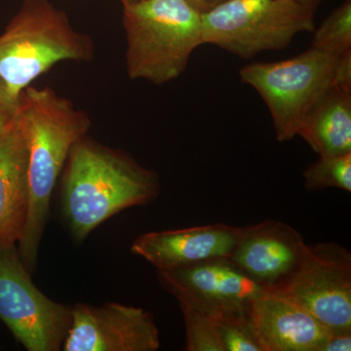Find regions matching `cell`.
Masks as SVG:
<instances>
[{
  "instance_id": "7c38bea8",
  "label": "cell",
  "mask_w": 351,
  "mask_h": 351,
  "mask_svg": "<svg viewBox=\"0 0 351 351\" xmlns=\"http://www.w3.org/2000/svg\"><path fill=\"white\" fill-rule=\"evenodd\" d=\"M241 232L242 228L226 223L149 232L134 240L131 251L157 270L180 269L214 258H230Z\"/></svg>"
},
{
  "instance_id": "d6986e66",
  "label": "cell",
  "mask_w": 351,
  "mask_h": 351,
  "mask_svg": "<svg viewBox=\"0 0 351 351\" xmlns=\"http://www.w3.org/2000/svg\"><path fill=\"white\" fill-rule=\"evenodd\" d=\"M215 320L226 351H265L252 319L251 311Z\"/></svg>"
},
{
  "instance_id": "ba28073f",
  "label": "cell",
  "mask_w": 351,
  "mask_h": 351,
  "mask_svg": "<svg viewBox=\"0 0 351 351\" xmlns=\"http://www.w3.org/2000/svg\"><path fill=\"white\" fill-rule=\"evenodd\" d=\"M272 291L299 304L331 331L351 330V253L341 245H304L294 271Z\"/></svg>"
},
{
  "instance_id": "2e32d148",
  "label": "cell",
  "mask_w": 351,
  "mask_h": 351,
  "mask_svg": "<svg viewBox=\"0 0 351 351\" xmlns=\"http://www.w3.org/2000/svg\"><path fill=\"white\" fill-rule=\"evenodd\" d=\"M307 191H320L336 188L351 191V154L319 157L304 171Z\"/></svg>"
},
{
  "instance_id": "30bf717a",
  "label": "cell",
  "mask_w": 351,
  "mask_h": 351,
  "mask_svg": "<svg viewBox=\"0 0 351 351\" xmlns=\"http://www.w3.org/2000/svg\"><path fill=\"white\" fill-rule=\"evenodd\" d=\"M160 337L154 315L142 307L106 302L100 306L77 302L64 351H156Z\"/></svg>"
},
{
  "instance_id": "3957f363",
  "label": "cell",
  "mask_w": 351,
  "mask_h": 351,
  "mask_svg": "<svg viewBox=\"0 0 351 351\" xmlns=\"http://www.w3.org/2000/svg\"><path fill=\"white\" fill-rule=\"evenodd\" d=\"M95 44L48 0H25L0 34V106L17 110L21 95L64 61L89 62Z\"/></svg>"
},
{
  "instance_id": "8fae6325",
  "label": "cell",
  "mask_w": 351,
  "mask_h": 351,
  "mask_svg": "<svg viewBox=\"0 0 351 351\" xmlns=\"http://www.w3.org/2000/svg\"><path fill=\"white\" fill-rule=\"evenodd\" d=\"M304 242L295 228L265 219L242 228L230 261L267 291L276 288L294 271Z\"/></svg>"
},
{
  "instance_id": "e0dca14e",
  "label": "cell",
  "mask_w": 351,
  "mask_h": 351,
  "mask_svg": "<svg viewBox=\"0 0 351 351\" xmlns=\"http://www.w3.org/2000/svg\"><path fill=\"white\" fill-rule=\"evenodd\" d=\"M313 46L335 55L351 52L350 0L336 9L316 29Z\"/></svg>"
},
{
  "instance_id": "44dd1931",
  "label": "cell",
  "mask_w": 351,
  "mask_h": 351,
  "mask_svg": "<svg viewBox=\"0 0 351 351\" xmlns=\"http://www.w3.org/2000/svg\"><path fill=\"white\" fill-rule=\"evenodd\" d=\"M16 115H17V110H11L0 106V138L12 125Z\"/></svg>"
},
{
  "instance_id": "d4e9b609",
  "label": "cell",
  "mask_w": 351,
  "mask_h": 351,
  "mask_svg": "<svg viewBox=\"0 0 351 351\" xmlns=\"http://www.w3.org/2000/svg\"><path fill=\"white\" fill-rule=\"evenodd\" d=\"M119 1L121 2L122 5H124V4L131 3V2L137 1V0H119Z\"/></svg>"
},
{
  "instance_id": "9a60e30c",
  "label": "cell",
  "mask_w": 351,
  "mask_h": 351,
  "mask_svg": "<svg viewBox=\"0 0 351 351\" xmlns=\"http://www.w3.org/2000/svg\"><path fill=\"white\" fill-rule=\"evenodd\" d=\"M319 157L351 154V87L335 86L314 104L298 130Z\"/></svg>"
},
{
  "instance_id": "5b68a950",
  "label": "cell",
  "mask_w": 351,
  "mask_h": 351,
  "mask_svg": "<svg viewBox=\"0 0 351 351\" xmlns=\"http://www.w3.org/2000/svg\"><path fill=\"white\" fill-rule=\"evenodd\" d=\"M239 75L265 101L277 141L287 142L323 95L335 86L351 87V52L335 55L311 46L284 61L247 64Z\"/></svg>"
},
{
  "instance_id": "603a6c76",
  "label": "cell",
  "mask_w": 351,
  "mask_h": 351,
  "mask_svg": "<svg viewBox=\"0 0 351 351\" xmlns=\"http://www.w3.org/2000/svg\"><path fill=\"white\" fill-rule=\"evenodd\" d=\"M228 1V0H204L205 4L207 5V8L210 9L212 7L219 5V4L223 3V2Z\"/></svg>"
},
{
  "instance_id": "ac0fdd59",
  "label": "cell",
  "mask_w": 351,
  "mask_h": 351,
  "mask_svg": "<svg viewBox=\"0 0 351 351\" xmlns=\"http://www.w3.org/2000/svg\"><path fill=\"white\" fill-rule=\"evenodd\" d=\"M186 327V351H226L216 320L195 309L180 304Z\"/></svg>"
},
{
  "instance_id": "8992f818",
  "label": "cell",
  "mask_w": 351,
  "mask_h": 351,
  "mask_svg": "<svg viewBox=\"0 0 351 351\" xmlns=\"http://www.w3.org/2000/svg\"><path fill=\"white\" fill-rule=\"evenodd\" d=\"M313 14L314 6L302 0H228L201 13L202 43L251 59L314 31Z\"/></svg>"
},
{
  "instance_id": "277c9868",
  "label": "cell",
  "mask_w": 351,
  "mask_h": 351,
  "mask_svg": "<svg viewBox=\"0 0 351 351\" xmlns=\"http://www.w3.org/2000/svg\"><path fill=\"white\" fill-rule=\"evenodd\" d=\"M199 10L188 0H137L123 5L127 75L156 85L177 80L202 45Z\"/></svg>"
},
{
  "instance_id": "5bb4252c",
  "label": "cell",
  "mask_w": 351,
  "mask_h": 351,
  "mask_svg": "<svg viewBox=\"0 0 351 351\" xmlns=\"http://www.w3.org/2000/svg\"><path fill=\"white\" fill-rule=\"evenodd\" d=\"M27 143L18 115L0 138V246L18 244L27 221Z\"/></svg>"
},
{
  "instance_id": "7a4b0ae2",
  "label": "cell",
  "mask_w": 351,
  "mask_h": 351,
  "mask_svg": "<svg viewBox=\"0 0 351 351\" xmlns=\"http://www.w3.org/2000/svg\"><path fill=\"white\" fill-rule=\"evenodd\" d=\"M159 195L154 171L87 136L73 145L62 173V214L77 242L123 210L149 204Z\"/></svg>"
},
{
  "instance_id": "52a82bcc",
  "label": "cell",
  "mask_w": 351,
  "mask_h": 351,
  "mask_svg": "<svg viewBox=\"0 0 351 351\" xmlns=\"http://www.w3.org/2000/svg\"><path fill=\"white\" fill-rule=\"evenodd\" d=\"M17 244L0 246V319L27 351H59L71 306L50 299L32 282Z\"/></svg>"
},
{
  "instance_id": "ffe728a7",
  "label": "cell",
  "mask_w": 351,
  "mask_h": 351,
  "mask_svg": "<svg viewBox=\"0 0 351 351\" xmlns=\"http://www.w3.org/2000/svg\"><path fill=\"white\" fill-rule=\"evenodd\" d=\"M351 330H330L324 343L320 346L319 351H350Z\"/></svg>"
},
{
  "instance_id": "4fadbf2b",
  "label": "cell",
  "mask_w": 351,
  "mask_h": 351,
  "mask_svg": "<svg viewBox=\"0 0 351 351\" xmlns=\"http://www.w3.org/2000/svg\"><path fill=\"white\" fill-rule=\"evenodd\" d=\"M251 316L265 351H319L330 332L306 308L276 291L254 302Z\"/></svg>"
},
{
  "instance_id": "9c48e42d",
  "label": "cell",
  "mask_w": 351,
  "mask_h": 351,
  "mask_svg": "<svg viewBox=\"0 0 351 351\" xmlns=\"http://www.w3.org/2000/svg\"><path fill=\"white\" fill-rule=\"evenodd\" d=\"M157 277L179 304L214 319L249 313L254 302L267 292L230 258H214L180 269L157 270Z\"/></svg>"
},
{
  "instance_id": "6da1fadb",
  "label": "cell",
  "mask_w": 351,
  "mask_h": 351,
  "mask_svg": "<svg viewBox=\"0 0 351 351\" xmlns=\"http://www.w3.org/2000/svg\"><path fill=\"white\" fill-rule=\"evenodd\" d=\"M17 115L27 143L29 189L27 221L17 246L32 274L58 179L71 149L87 136L92 122L87 112L50 87L32 85L21 95Z\"/></svg>"
},
{
  "instance_id": "7402d4cb",
  "label": "cell",
  "mask_w": 351,
  "mask_h": 351,
  "mask_svg": "<svg viewBox=\"0 0 351 351\" xmlns=\"http://www.w3.org/2000/svg\"><path fill=\"white\" fill-rule=\"evenodd\" d=\"M189 3L195 7L200 12H205L208 10L207 5L205 4L204 0H188Z\"/></svg>"
},
{
  "instance_id": "cb8c5ba5",
  "label": "cell",
  "mask_w": 351,
  "mask_h": 351,
  "mask_svg": "<svg viewBox=\"0 0 351 351\" xmlns=\"http://www.w3.org/2000/svg\"><path fill=\"white\" fill-rule=\"evenodd\" d=\"M302 1L306 2V3L311 4V5L314 6L318 0H302Z\"/></svg>"
}]
</instances>
